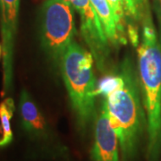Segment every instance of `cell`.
I'll return each instance as SVG.
<instances>
[{
  "label": "cell",
  "mask_w": 161,
  "mask_h": 161,
  "mask_svg": "<svg viewBox=\"0 0 161 161\" xmlns=\"http://www.w3.org/2000/svg\"><path fill=\"white\" fill-rule=\"evenodd\" d=\"M19 109L23 130L33 138H43L47 132V125L38 106L26 90L20 95Z\"/></svg>",
  "instance_id": "8"
},
{
  "label": "cell",
  "mask_w": 161,
  "mask_h": 161,
  "mask_svg": "<svg viewBox=\"0 0 161 161\" xmlns=\"http://www.w3.org/2000/svg\"><path fill=\"white\" fill-rule=\"evenodd\" d=\"M153 6H154V11L158 21L161 33V0H153Z\"/></svg>",
  "instance_id": "13"
},
{
  "label": "cell",
  "mask_w": 161,
  "mask_h": 161,
  "mask_svg": "<svg viewBox=\"0 0 161 161\" xmlns=\"http://www.w3.org/2000/svg\"><path fill=\"white\" fill-rule=\"evenodd\" d=\"M109 4L112 12L114 14L116 28L118 31V35L120 38L121 45L126 44V38H125V0H107Z\"/></svg>",
  "instance_id": "11"
},
{
  "label": "cell",
  "mask_w": 161,
  "mask_h": 161,
  "mask_svg": "<svg viewBox=\"0 0 161 161\" xmlns=\"http://www.w3.org/2000/svg\"><path fill=\"white\" fill-rule=\"evenodd\" d=\"M21 0H0V31L3 49L2 96L8 95L14 81V52Z\"/></svg>",
  "instance_id": "6"
},
{
  "label": "cell",
  "mask_w": 161,
  "mask_h": 161,
  "mask_svg": "<svg viewBox=\"0 0 161 161\" xmlns=\"http://www.w3.org/2000/svg\"><path fill=\"white\" fill-rule=\"evenodd\" d=\"M150 0H125V10L126 17L132 21L140 22L146 11L150 8Z\"/></svg>",
  "instance_id": "12"
},
{
  "label": "cell",
  "mask_w": 161,
  "mask_h": 161,
  "mask_svg": "<svg viewBox=\"0 0 161 161\" xmlns=\"http://www.w3.org/2000/svg\"><path fill=\"white\" fill-rule=\"evenodd\" d=\"M119 82L105 96L110 124L118 139L124 161H132L138 152L147 117L141 99V86L131 58L118 69Z\"/></svg>",
  "instance_id": "1"
},
{
  "label": "cell",
  "mask_w": 161,
  "mask_h": 161,
  "mask_svg": "<svg viewBox=\"0 0 161 161\" xmlns=\"http://www.w3.org/2000/svg\"><path fill=\"white\" fill-rule=\"evenodd\" d=\"M92 6L98 14L103 26L104 31L109 43L114 47L121 45L114 14L107 0H91Z\"/></svg>",
  "instance_id": "9"
},
{
  "label": "cell",
  "mask_w": 161,
  "mask_h": 161,
  "mask_svg": "<svg viewBox=\"0 0 161 161\" xmlns=\"http://www.w3.org/2000/svg\"><path fill=\"white\" fill-rule=\"evenodd\" d=\"M93 63L92 53L73 41L65 50L59 66L80 131L86 129L95 113V98L98 93Z\"/></svg>",
  "instance_id": "3"
},
{
  "label": "cell",
  "mask_w": 161,
  "mask_h": 161,
  "mask_svg": "<svg viewBox=\"0 0 161 161\" xmlns=\"http://www.w3.org/2000/svg\"><path fill=\"white\" fill-rule=\"evenodd\" d=\"M14 109V103L11 98H6L0 103V148L9 145L13 141L11 119Z\"/></svg>",
  "instance_id": "10"
},
{
  "label": "cell",
  "mask_w": 161,
  "mask_h": 161,
  "mask_svg": "<svg viewBox=\"0 0 161 161\" xmlns=\"http://www.w3.org/2000/svg\"><path fill=\"white\" fill-rule=\"evenodd\" d=\"M2 54H3V49H2V45L0 44V58L2 56Z\"/></svg>",
  "instance_id": "14"
},
{
  "label": "cell",
  "mask_w": 161,
  "mask_h": 161,
  "mask_svg": "<svg viewBox=\"0 0 161 161\" xmlns=\"http://www.w3.org/2000/svg\"><path fill=\"white\" fill-rule=\"evenodd\" d=\"M141 22L138 75L147 117L149 161H157L161 150V44L150 8L144 14Z\"/></svg>",
  "instance_id": "2"
},
{
  "label": "cell",
  "mask_w": 161,
  "mask_h": 161,
  "mask_svg": "<svg viewBox=\"0 0 161 161\" xmlns=\"http://www.w3.org/2000/svg\"><path fill=\"white\" fill-rule=\"evenodd\" d=\"M75 24L72 5L68 0H46L41 6L39 21L40 46L55 66L74 41Z\"/></svg>",
  "instance_id": "4"
},
{
  "label": "cell",
  "mask_w": 161,
  "mask_h": 161,
  "mask_svg": "<svg viewBox=\"0 0 161 161\" xmlns=\"http://www.w3.org/2000/svg\"><path fill=\"white\" fill-rule=\"evenodd\" d=\"M118 143L104 100L95 119V138L92 151L93 161H119Z\"/></svg>",
  "instance_id": "7"
},
{
  "label": "cell",
  "mask_w": 161,
  "mask_h": 161,
  "mask_svg": "<svg viewBox=\"0 0 161 161\" xmlns=\"http://www.w3.org/2000/svg\"><path fill=\"white\" fill-rule=\"evenodd\" d=\"M80 16V33L100 72L105 73L110 62L109 41L91 0H68Z\"/></svg>",
  "instance_id": "5"
}]
</instances>
